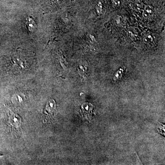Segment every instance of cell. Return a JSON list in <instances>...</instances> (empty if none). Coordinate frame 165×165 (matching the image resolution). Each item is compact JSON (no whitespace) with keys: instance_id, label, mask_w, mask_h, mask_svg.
Returning <instances> with one entry per match:
<instances>
[{"instance_id":"1","label":"cell","mask_w":165,"mask_h":165,"mask_svg":"<svg viewBox=\"0 0 165 165\" xmlns=\"http://www.w3.org/2000/svg\"><path fill=\"white\" fill-rule=\"evenodd\" d=\"M30 53L25 50L21 49L17 50L12 57V67H13L14 69L18 67L17 69L19 70L26 69L27 67L26 61L30 59Z\"/></svg>"},{"instance_id":"2","label":"cell","mask_w":165,"mask_h":165,"mask_svg":"<svg viewBox=\"0 0 165 165\" xmlns=\"http://www.w3.org/2000/svg\"><path fill=\"white\" fill-rule=\"evenodd\" d=\"M56 113V103L54 100L48 101L45 106L44 115L46 118H52Z\"/></svg>"},{"instance_id":"3","label":"cell","mask_w":165,"mask_h":165,"mask_svg":"<svg viewBox=\"0 0 165 165\" xmlns=\"http://www.w3.org/2000/svg\"><path fill=\"white\" fill-rule=\"evenodd\" d=\"M93 109V106L91 103H85L81 106V113L84 118L87 120L91 119Z\"/></svg>"},{"instance_id":"4","label":"cell","mask_w":165,"mask_h":165,"mask_svg":"<svg viewBox=\"0 0 165 165\" xmlns=\"http://www.w3.org/2000/svg\"><path fill=\"white\" fill-rule=\"evenodd\" d=\"M9 122L12 126L18 127L21 123V119L18 115L12 113L10 115Z\"/></svg>"},{"instance_id":"5","label":"cell","mask_w":165,"mask_h":165,"mask_svg":"<svg viewBox=\"0 0 165 165\" xmlns=\"http://www.w3.org/2000/svg\"><path fill=\"white\" fill-rule=\"evenodd\" d=\"M154 13V8L152 6L146 5L143 11V16L145 19H148L152 16Z\"/></svg>"},{"instance_id":"6","label":"cell","mask_w":165,"mask_h":165,"mask_svg":"<svg viewBox=\"0 0 165 165\" xmlns=\"http://www.w3.org/2000/svg\"><path fill=\"white\" fill-rule=\"evenodd\" d=\"M26 25L28 30L33 32L35 30L36 25L35 23V20L32 17H28L26 21Z\"/></svg>"},{"instance_id":"7","label":"cell","mask_w":165,"mask_h":165,"mask_svg":"<svg viewBox=\"0 0 165 165\" xmlns=\"http://www.w3.org/2000/svg\"><path fill=\"white\" fill-rule=\"evenodd\" d=\"M123 72H124L123 69H120L118 70L115 74L113 78L114 80H118L120 78H122L123 74Z\"/></svg>"},{"instance_id":"8","label":"cell","mask_w":165,"mask_h":165,"mask_svg":"<svg viewBox=\"0 0 165 165\" xmlns=\"http://www.w3.org/2000/svg\"><path fill=\"white\" fill-rule=\"evenodd\" d=\"M144 42L146 43H149L153 41V38L151 35H147L144 38Z\"/></svg>"},{"instance_id":"9","label":"cell","mask_w":165,"mask_h":165,"mask_svg":"<svg viewBox=\"0 0 165 165\" xmlns=\"http://www.w3.org/2000/svg\"><path fill=\"white\" fill-rule=\"evenodd\" d=\"M96 10L97 13L99 14L102 13V3L99 2L96 6Z\"/></svg>"},{"instance_id":"10","label":"cell","mask_w":165,"mask_h":165,"mask_svg":"<svg viewBox=\"0 0 165 165\" xmlns=\"http://www.w3.org/2000/svg\"><path fill=\"white\" fill-rule=\"evenodd\" d=\"M112 2L113 5L115 7H118L121 4L120 0H112Z\"/></svg>"},{"instance_id":"11","label":"cell","mask_w":165,"mask_h":165,"mask_svg":"<svg viewBox=\"0 0 165 165\" xmlns=\"http://www.w3.org/2000/svg\"><path fill=\"white\" fill-rule=\"evenodd\" d=\"M129 35L130 36V38H133L134 39L137 36V33H135H135H134L131 30L129 31Z\"/></svg>"}]
</instances>
